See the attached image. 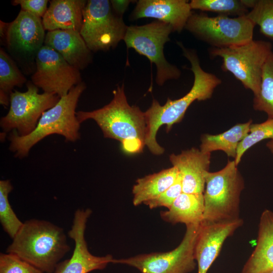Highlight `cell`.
Wrapping results in <instances>:
<instances>
[{"label":"cell","mask_w":273,"mask_h":273,"mask_svg":"<svg viewBox=\"0 0 273 273\" xmlns=\"http://www.w3.org/2000/svg\"><path fill=\"white\" fill-rule=\"evenodd\" d=\"M273 139V119L267 118L265 121L251 124L248 134L238 145L234 161L237 166L240 162L245 152L261 141Z\"/></svg>","instance_id":"83f0119b"},{"label":"cell","mask_w":273,"mask_h":273,"mask_svg":"<svg viewBox=\"0 0 273 273\" xmlns=\"http://www.w3.org/2000/svg\"><path fill=\"white\" fill-rule=\"evenodd\" d=\"M92 212L90 209H78L75 211L73 224L68 233L75 243L72 255L70 258L60 262L54 273H88L103 269L109 263L114 262V258L111 255L95 256L88 249L85 231Z\"/></svg>","instance_id":"4fadbf2b"},{"label":"cell","mask_w":273,"mask_h":273,"mask_svg":"<svg viewBox=\"0 0 273 273\" xmlns=\"http://www.w3.org/2000/svg\"><path fill=\"white\" fill-rule=\"evenodd\" d=\"M253 109L266 113L273 119V51L262 69L259 93L254 96Z\"/></svg>","instance_id":"d4e9b609"},{"label":"cell","mask_w":273,"mask_h":273,"mask_svg":"<svg viewBox=\"0 0 273 273\" xmlns=\"http://www.w3.org/2000/svg\"><path fill=\"white\" fill-rule=\"evenodd\" d=\"M273 272V211L264 210L258 224L256 246L242 273Z\"/></svg>","instance_id":"d6986e66"},{"label":"cell","mask_w":273,"mask_h":273,"mask_svg":"<svg viewBox=\"0 0 273 273\" xmlns=\"http://www.w3.org/2000/svg\"><path fill=\"white\" fill-rule=\"evenodd\" d=\"M46 34L41 18L21 10L15 19L8 23L4 37L10 49L36 56L44 45Z\"/></svg>","instance_id":"9a60e30c"},{"label":"cell","mask_w":273,"mask_h":273,"mask_svg":"<svg viewBox=\"0 0 273 273\" xmlns=\"http://www.w3.org/2000/svg\"><path fill=\"white\" fill-rule=\"evenodd\" d=\"M204 211L203 194L182 192L167 210L160 213V216L167 222L184 223L188 226L200 224L203 219Z\"/></svg>","instance_id":"44dd1931"},{"label":"cell","mask_w":273,"mask_h":273,"mask_svg":"<svg viewBox=\"0 0 273 273\" xmlns=\"http://www.w3.org/2000/svg\"><path fill=\"white\" fill-rule=\"evenodd\" d=\"M84 82L73 86L52 108L45 111L40 118L35 129L29 134L20 136L15 130L10 134L9 149L15 156H27L31 148L45 137L58 134L66 141L75 142L80 138V123L76 115L79 98L85 89Z\"/></svg>","instance_id":"277c9868"},{"label":"cell","mask_w":273,"mask_h":273,"mask_svg":"<svg viewBox=\"0 0 273 273\" xmlns=\"http://www.w3.org/2000/svg\"><path fill=\"white\" fill-rule=\"evenodd\" d=\"M48 0H14L13 5H19L21 10L42 18L48 9Z\"/></svg>","instance_id":"1f68e13d"},{"label":"cell","mask_w":273,"mask_h":273,"mask_svg":"<svg viewBox=\"0 0 273 273\" xmlns=\"http://www.w3.org/2000/svg\"><path fill=\"white\" fill-rule=\"evenodd\" d=\"M271 273H273V272H271Z\"/></svg>","instance_id":"e575fe53"},{"label":"cell","mask_w":273,"mask_h":273,"mask_svg":"<svg viewBox=\"0 0 273 273\" xmlns=\"http://www.w3.org/2000/svg\"><path fill=\"white\" fill-rule=\"evenodd\" d=\"M200 224L186 226L180 243L171 251L114 259L113 263L130 266L141 273H189L196 266L195 248Z\"/></svg>","instance_id":"30bf717a"},{"label":"cell","mask_w":273,"mask_h":273,"mask_svg":"<svg viewBox=\"0 0 273 273\" xmlns=\"http://www.w3.org/2000/svg\"><path fill=\"white\" fill-rule=\"evenodd\" d=\"M131 2V1L127 0H112L110 1V4L114 12L117 15L122 17Z\"/></svg>","instance_id":"d6a6232c"},{"label":"cell","mask_w":273,"mask_h":273,"mask_svg":"<svg viewBox=\"0 0 273 273\" xmlns=\"http://www.w3.org/2000/svg\"><path fill=\"white\" fill-rule=\"evenodd\" d=\"M35 62L36 70L31 76L32 82L43 92L61 98L82 82L80 70L47 46L43 45L38 51Z\"/></svg>","instance_id":"7c38bea8"},{"label":"cell","mask_w":273,"mask_h":273,"mask_svg":"<svg viewBox=\"0 0 273 273\" xmlns=\"http://www.w3.org/2000/svg\"><path fill=\"white\" fill-rule=\"evenodd\" d=\"M272 51L271 42L253 39L229 48H211L209 54L211 58H221L222 70L231 73L255 96L260 89L263 67Z\"/></svg>","instance_id":"8992f818"},{"label":"cell","mask_w":273,"mask_h":273,"mask_svg":"<svg viewBox=\"0 0 273 273\" xmlns=\"http://www.w3.org/2000/svg\"><path fill=\"white\" fill-rule=\"evenodd\" d=\"M127 26L108 0H88L83 10L80 33L92 52L115 48L125 37Z\"/></svg>","instance_id":"9c48e42d"},{"label":"cell","mask_w":273,"mask_h":273,"mask_svg":"<svg viewBox=\"0 0 273 273\" xmlns=\"http://www.w3.org/2000/svg\"><path fill=\"white\" fill-rule=\"evenodd\" d=\"M210 159L211 153H204L195 148L170 155L171 163L180 175L183 193L203 194L205 174L209 171Z\"/></svg>","instance_id":"2e32d148"},{"label":"cell","mask_w":273,"mask_h":273,"mask_svg":"<svg viewBox=\"0 0 273 273\" xmlns=\"http://www.w3.org/2000/svg\"><path fill=\"white\" fill-rule=\"evenodd\" d=\"M182 192L181 179L179 173L177 179L172 185L158 197L147 201L145 204L150 209L158 207L168 209Z\"/></svg>","instance_id":"4dcf8cb0"},{"label":"cell","mask_w":273,"mask_h":273,"mask_svg":"<svg viewBox=\"0 0 273 273\" xmlns=\"http://www.w3.org/2000/svg\"><path fill=\"white\" fill-rule=\"evenodd\" d=\"M190 5L192 10L212 12L230 17L243 16L249 12L242 0H192Z\"/></svg>","instance_id":"484cf974"},{"label":"cell","mask_w":273,"mask_h":273,"mask_svg":"<svg viewBox=\"0 0 273 273\" xmlns=\"http://www.w3.org/2000/svg\"><path fill=\"white\" fill-rule=\"evenodd\" d=\"M246 16L259 26L264 36L273 42V0H256Z\"/></svg>","instance_id":"f1b7e54d"},{"label":"cell","mask_w":273,"mask_h":273,"mask_svg":"<svg viewBox=\"0 0 273 273\" xmlns=\"http://www.w3.org/2000/svg\"><path fill=\"white\" fill-rule=\"evenodd\" d=\"M44 45L59 54L69 64L82 70L92 61V51L80 32L72 30L48 31Z\"/></svg>","instance_id":"ac0fdd59"},{"label":"cell","mask_w":273,"mask_h":273,"mask_svg":"<svg viewBox=\"0 0 273 273\" xmlns=\"http://www.w3.org/2000/svg\"><path fill=\"white\" fill-rule=\"evenodd\" d=\"M179 172L172 166L138 179L132 190V203L137 206L153 199L172 185Z\"/></svg>","instance_id":"7402d4cb"},{"label":"cell","mask_w":273,"mask_h":273,"mask_svg":"<svg viewBox=\"0 0 273 273\" xmlns=\"http://www.w3.org/2000/svg\"><path fill=\"white\" fill-rule=\"evenodd\" d=\"M13 190L9 180L0 181V221L4 230L13 239L23 222L16 216L8 199V195Z\"/></svg>","instance_id":"4316f807"},{"label":"cell","mask_w":273,"mask_h":273,"mask_svg":"<svg viewBox=\"0 0 273 273\" xmlns=\"http://www.w3.org/2000/svg\"><path fill=\"white\" fill-rule=\"evenodd\" d=\"M177 44L181 49L183 56L191 65L194 80L190 90L183 97L173 100L168 98L164 105H161L154 99L151 106L145 112L147 123L145 146L155 155H161L164 152V148L156 140L159 128L166 125L168 132L174 124L182 120L187 110L193 102L210 99L215 88L221 83L219 78L202 69L195 50L186 48L181 42L177 41Z\"/></svg>","instance_id":"6da1fadb"},{"label":"cell","mask_w":273,"mask_h":273,"mask_svg":"<svg viewBox=\"0 0 273 273\" xmlns=\"http://www.w3.org/2000/svg\"><path fill=\"white\" fill-rule=\"evenodd\" d=\"M267 148L273 154V139L270 140L266 144Z\"/></svg>","instance_id":"836d02e7"},{"label":"cell","mask_w":273,"mask_h":273,"mask_svg":"<svg viewBox=\"0 0 273 273\" xmlns=\"http://www.w3.org/2000/svg\"><path fill=\"white\" fill-rule=\"evenodd\" d=\"M0 273H44L11 253L0 254Z\"/></svg>","instance_id":"f546056e"},{"label":"cell","mask_w":273,"mask_h":273,"mask_svg":"<svg viewBox=\"0 0 273 273\" xmlns=\"http://www.w3.org/2000/svg\"><path fill=\"white\" fill-rule=\"evenodd\" d=\"M255 26L246 15L210 17L203 13H193L185 29L211 48L220 49L242 44L253 40Z\"/></svg>","instance_id":"52a82bcc"},{"label":"cell","mask_w":273,"mask_h":273,"mask_svg":"<svg viewBox=\"0 0 273 273\" xmlns=\"http://www.w3.org/2000/svg\"><path fill=\"white\" fill-rule=\"evenodd\" d=\"M85 0H52L42 18L45 30H72L79 31L83 22Z\"/></svg>","instance_id":"ffe728a7"},{"label":"cell","mask_w":273,"mask_h":273,"mask_svg":"<svg viewBox=\"0 0 273 273\" xmlns=\"http://www.w3.org/2000/svg\"><path fill=\"white\" fill-rule=\"evenodd\" d=\"M192 10L186 0H139L130 18H154L170 25L173 31L180 33L192 15Z\"/></svg>","instance_id":"e0dca14e"},{"label":"cell","mask_w":273,"mask_h":273,"mask_svg":"<svg viewBox=\"0 0 273 273\" xmlns=\"http://www.w3.org/2000/svg\"><path fill=\"white\" fill-rule=\"evenodd\" d=\"M252 120L242 123H238L228 130L218 134H204L201 139L200 150L204 153L220 150L228 157L235 158L240 142L248 134Z\"/></svg>","instance_id":"603a6c76"},{"label":"cell","mask_w":273,"mask_h":273,"mask_svg":"<svg viewBox=\"0 0 273 273\" xmlns=\"http://www.w3.org/2000/svg\"><path fill=\"white\" fill-rule=\"evenodd\" d=\"M27 79L12 58L0 49V103L8 106L10 95L15 86L22 87Z\"/></svg>","instance_id":"cb8c5ba5"},{"label":"cell","mask_w":273,"mask_h":273,"mask_svg":"<svg viewBox=\"0 0 273 273\" xmlns=\"http://www.w3.org/2000/svg\"><path fill=\"white\" fill-rule=\"evenodd\" d=\"M113 93V98L109 104L92 111H78L77 118L80 123L89 119L95 120L104 136L119 141L125 152H142L147 134L145 112L128 104L123 84Z\"/></svg>","instance_id":"7a4b0ae2"},{"label":"cell","mask_w":273,"mask_h":273,"mask_svg":"<svg viewBox=\"0 0 273 273\" xmlns=\"http://www.w3.org/2000/svg\"><path fill=\"white\" fill-rule=\"evenodd\" d=\"M25 92L15 90L10 95V107L0 121L4 132L16 130L20 136L31 133L42 114L54 107L60 98L53 93H38V87L28 83Z\"/></svg>","instance_id":"8fae6325"},{"label":"cell","mask_w":273,"mask_h":273,"mask_svg":"<svg viewBox=\"0 0 273 273\" xmlns=\"http://www.w3.org/2000/svg\"><path fill=\"white\" fill-rule=\"evenodd\" d=\"M243 223L242 219L217 222L202 221L195 248L198 273H207L226 239Z\"/></svg>","instance_id":"5bb4252c"},{"label":"cell","mask_w":273,"mask_h":273,"mask_svg":"<svg viewBox=\"0 0 273 273\" xmlns=\"http://www.w3.org/2000/svg\"><path fill=\"white\" fill-rule=\"evenodd\" d=\"M173 31L170 25L157 20L143 25L128 26L123 39L127 48L134 49L155 65L156 82L159 85L181 76L180 70L166 60L163 52L164 44L170 40Z\"/></svg>","instance_id":"ba28073f"},{"label":"cell","mask_w":273,"mask_h":273,"mask_svg":"<svg viewBox=\"0 0 273 273\" xmlns=\"http://www.w3.org/2000/svg\"><path fill=\"white\" fill-rule=\"evenodd\" d=\"M70 249L63 229L48 221L31 219L23 222L6 252L44 273H53Z\"/></svg>","instance_id":"3957f363"},{"label":"cell","mask_w":273,"mask_h":273,"mask_svg":"<svg viewBox=\"0 0 273 273\" xmlns=\"http://www.w3.org/2000/svg\"><path fill=\"white\" fill-rule=\"evenodd\" d=\"M244 188L242 176L234 160L216 172L205 174L203 222H217L240 218L241 193Z\"/></svg>","instance_id":"5b68a950"}]
</instances>
